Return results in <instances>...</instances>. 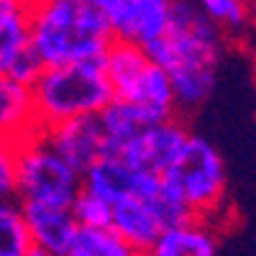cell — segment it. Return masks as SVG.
Instances as JSON below:
<instances>
[{"mask_svg": "<svg viewBox=\"0 0 256 256\" xmlns=\"http://www.w3.org/2000/svg\"><path fill=\"white\" fill-rule=\"evenodd\" d=\"M144 49L148 59L169 72L177 110H195L212 95L223 36L220 26L200 10L195 0H172L164 34Z\"/></svg>", "mask_w": 256, "mask_h": 256, "instance_id": "cell-1", "label": "cell"}, {"mask_svg": "<svg viewBox=\"0 0 256 256\" xmlns=\"http://www.w3.org/2000/svg\"><path fill=\"white\" fill-rule=\"evenodd\" d=\"M113 38L108 18L90 0H28V41L46 67L98 59Z\"/></svg>", "mask_w": 256, "mask_h": 256, "instance_id": "cell-2", "label": "cell"}, {"mask_svg": "<svg viewBox=\"0 0 256 256\" xmlns=\"http://www.w3.org/2000/svg\"><path fill=\"white\" fill-rule=\"evenodd\" d=\"M31 95L38 126L46 128L74 116L100 113L113 100V88L102 56H98L44 67L31 82Z\"/></svg>", "mask_w": 256, "mask_h": 256, "instance_id": "cell-3", "label": "cell"}, {"mask_svg": "<svg viewBox=\"0 0 256 256\" xmlns=\"http://www.w3.org/2000/svg\"><path fill=\"white\" fill-rule=\"evenodd\" d=\"M80 190L82 174L54 152L41 128L16 144V192L20 202L70 208Z\"/></svg>", "mask_w": 256, "mask_h": 256, "instance_id": "cell-4", "label": "cell"}, {"mask_svg": "<svg viewBox=\"0 0 256 256\" xmlns=\"http://www.w3.org/2000/svg\"><path fill=\"white\" fill-rule=\"evenodd\" d=\"M162 177L180 192L192 216L198 218L210 216L220 205L228 182L220 152L208 138L195 134H190L180 156L169 164Z\"/></svg>", "mask_w": 256, "mask_h": 256, "instance_id": "cell-5", "label": "cell"}, {"mask_svg": "<svg viewBox=\"0 0 256 256\" xmlns=\"http://www.w3.org/2000/svg\"><path fill=\"white\" fill-rule=\"evenodd\" d=\"M162 174L146 172L126 164L120 156H100L82 172V187L92 195L102 198L108 205H116L126 198H141L148 200L159 190Z\"/></svg>", "mask_w": 256, "mask_h": 256, "instance_id": "cell-6", "label": "cell"}, {"mask_svg": "<svg viewBox=\"0 0 256 256\" xmlns=\"http://www.w3.org/2000/svg\"><path fill=\"white\" fill-rule=\"evenodd\" d=\"M187 138H190V131L184 128V123L177 120V116H174L169 120H162V123L141 128V131L126 144V148L120 152V159L126 164L136 166V169L164 174L169 169V164L180 156Z\"/></svg>", "mask_w": 256, "mask_h": 256, "instance_id": "cell-7", "label": "cell"}, {"mask_svg": "<svg viewBox=\"0 0 256 256\" xmlns=\"http://www.w3.org/2000/svg\"><path fill=\"white\" fill-rule=\"evenodd\" d=\"M100 10L108 18L116 38L146 46L164 34L172 0H102Z\"/></svg>", "mask_w": 256, "mask_h": 256, "instance_id": "cell-8", "label": "cell"}, {"mask_svg": "<svg viewBox=\"0 0 256 256\" xmlns=\"http://www.w3.org/2000/svg\"><path fill=\"white\" fill-rule=\"evenodd\" d=\"M41 134L52 144L54 152L72 169H77L80 174L102 156V148H105L102 123L98 113L67 118L62 123L41 128Z\"/></svg>", "mask_w": 256, "mask_h": 256, "instance_id": "cell-9", "label": "cell"}, {"mask_svg": "<svg viewBox=\"0 0 256 256\" xmlns=\"http://www.w3.org/2000/svg\"><path fill=\"white\" fill-rule=\"evenodd\" d=\"M36 248L62 256L77 233V220L70 208L49 202H20Z\"/></svg>", "mask_w": 256, "mask_h": 256, "instance_id": "cell-10", "label": "cell"}, {"mask_svg": "<svg viewBox=\"0 0 256 256\" xmlns=\"http://www.w3.org/2000/svg\"><path fill=\"white\" fill-rule=\"evenodd\" d=\"M38 128L31 84L18 82L10 74H0V141L16 146Z\"/></svg>", "mask_w": 256, "mask_h": 256, "instance_id": "cell-11", "label": "cell"}, {"mask_svg": "<svg viewBox=\"0 0 256 256\" xmlns=\"http://www.w3.org/2000/svg\"><path fill=\"white\" fill-rule=\"evenodd\" d=\"M144 256H218V238L202 218L164 228Z\"/></svg>", "mask_w": 256, "mask_h": 256, "instance_id": "cell-12", "label": "cell"}, {"mask_svg": "<svg viewBox=\"0 0 256 256\" xmlns=\"http://www.w3.org/2000/svg\"><path fill=\"white\" fill-rule=\"evenodd\" d=\"M98 116H100V123H102V138H105L102 156H120L126 144L131 141L141 128L154 126L152 118H148L136 102L116 100V98L105 105Z\"/></svg>", "mask_w": 256, "mask_h": 256, "instance_id": "cell-13", "label": "cell"}, {"mask_svg": "<svg viewBox=\"0 0 256 256\" xmlns=\"http://www.w3.org/2000/svg\"><path fill=\"white\" fill-rule=\"evenodd\" d=\"M110 228L123 236L134 248H138L141 254L156 241V236L164 230L156 220V216L152 212L146 200L141 198H126L118 200L113 205V216H110Z\"/></svg>", "mask_w": 256, "mask_h": 256, "instance_id": "cell-14", "label": "cell"}, {"mask_svg": "<svg viewBox=\"0 0 256 256\" xmlns=\"http://www.w3.org/2000/svg\"><path fill=\"white\" fill-rule=\"evenodd\" d=\"M102 64H105V74H108V80H110L113 98L120 100V98H126L128 90L134 88V82L138 80V74L148 64V54H146L144 46L134 44V41L113 38L108 52L102 54Z\"/></svg>", "mask_w": 256, "mask_h": 256, "instance_id": "cell-15", "label": "cell"}, {"mask_svg": "<svg viewBox=\"0 0 256 256\" xmlns=\"http://www.w3.org/2000/svg\"><path fill=\"white\" fill-rule=\"evenodd\" d=\"M62 256H144L138 248H134L123 236L105 226V228H84L80 226L72 244Z\"/></svg>", "mask_w": 256, "mask_h": 256, "instance_id": "cell-16", "label": "cell"}, {"mask_svg": "<svg viewBox=\"0 0 256 256\" xmlns=\"http://www.w3.org/2000/svg\"><path fill=\"white\" fill-rule=\"evenodd\" d=\"M31 248L34 241L20 200H3L0 202V256H26Z\"/></svg>", "mask_w": 256, "mask_h": 256, "instance_id": "cell-17", "label": "cell"}, {"mask_svg": "<svg viewBox=\"0 0 256 256\" xmlns=\"http://www.w3.org/2000/svg\"><path fill=\"white\" fill-rule=\"evenodd\" d=\"M70 210H72L77 226H84V228H105V226H110V216H113V205H108L102 198L92 195L84 187L77 192Z\"/></svg>", "mask_w": 256, "mask_h": 256, "instance_id": "cell-18", "label": "cell"}, {"mask_svg": "<svg viewBox=\"0 0 256 256\" xmlns=\"http://www.w3.org/2000/svg\"><path fill=\"white\" fill-rule=\"evenodd\" d=\"M28 44V16L0 24V74H8L16 54Z\"/></svg>", "mask_w": 256, "mask_h": 256, "instance_id": "cell-19", "label": "cell"}, {"mask_svg": "<svg viewBox=\"0 0 256 256\" xmlns=\"http://www.w3.org/2000/svg\"><path fill=\"white\" fill-rule=\"evenodd\" d=\"M198 6L218 26H226L230 31H241L246 26L248 10L244 0H198Z\"/></svg>", "mask_w": 256, "mask_h": 256, "instance_id": "cell-20", "label": "cell"}, {"mask_svg": "<svg viewBox=\"0 0 256 256\" xmlns=\"http://www.w3.org/2000/svg\"><path fill=\"white\" fill-rule=\"evenodd\" d=\"M44 67H46V64L41 62V56L36 54V49L31 46V41H28V44L16 54V59L10 62L8 74H10L13 80H18V82H24V84H31Z\"/></svg>", "mask_w": 256, "mask_h": 256, "instance_id": "cell-21", "label": "cell"}, {"mask_svg": "<svg viewBox=\"0 0 256 256\" xmlns=\"http://www.w3.org/2000/svg\"><path fill=\"white\" fill-rule=\"evenodd\" d=\"M18 198L16 192V146L0 141V202Z\"/></svg>", "mask_w": 256, "mask_h": 256, "instance_id": "cell-22", "label": "cell"}, {"mask_svg": "<svg viewBox=\"0 0 256 256\" xmlns=\"http://www.w3.org/2000/svg\"><path fill=\"white\" fill-rule=\"evenodd\" d=\"M28 16V0H0V24Z\"/></svg>", "mask_w": 256, "mask_h": 256, "instance_id": "cell-23", "label": "cell"}, {"mask_svg": "<svg viewBox=\"0 0 256 256\" xmlns=\"http://www.w3.org/2000/svg\"><path fill=\"white\" fill-rule=\"evenodd\" d=\"M26 256H54V254H49V251H41V248H36V246H34V248H31Z\"/></svg>", "mask_w": 256, "mask_h": 256, "instance_id": "cell-24", "label": "cell"}, {"mask_svg": "<svg viewBox=\"0 0 256 256\" xmlns=\"http://www.w3.org/2000/svg\"><path fill=\"white\" fill-rule=\"evenodd\" d=\"M254 84H256V64H254Z\"/></svg>", "mask_w": 256, "mask_h": 256, "instance_id": "cell-25", "label": "cell"}, {"mask_svg": "<svg viewBox=\"0 0 256 256\" xmlns=\"http://www.w3.org/2000/svg\"><path fill=\"white\" fill-rule=\"evenodd\" d=\"M90 3H95V6H100V3H102V0H90Z\"/></svg>", "mask_w": 256, "mask_h": 256, "instance_id": "cell-26", "label": "cell"}, {"mask_svg": "<svg viewBox=\"0 0 256 256\" xmlns=\"http://www.w3.org/2000/svg\"><path fill=\"white\" fill-rule=\"evenodd\" d=\"M251 6H254V10H256V0H251Z\"/></svg>", "mask_w": 256, "mask_h": 256, "instance_id": "cell-27", "label": "cell"}]
</instances>
